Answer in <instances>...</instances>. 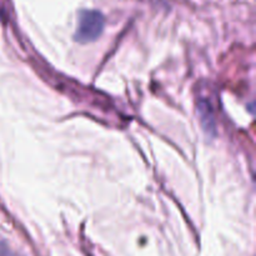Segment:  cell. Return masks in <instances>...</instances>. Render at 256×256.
Returning a JSON list of instances; mask_svg holds the SVG:
<instances>
[{"mask_svg": "<svg viewBox=\"0 0 256 256\" xmlns=\"http://www.w3.org/2000/svg\"><path fill=\"white\" fill-rule=\"evenodd\" d=\"M198 115L200 118V124H202L205 135H208L209 138H214L215 134H216V130H215L214 112L212 109V105L205 102V100L199 102V104H198Z\"/></svg>", "mask_w": 256, "mask_h": 256, "instance_id": "7a4b0ae2", "label": "cell"}, {"mask_svg": "<svg viewBox=\"0 0 256 256\" xmlns=\"http://www.w3.org/2000/svg\"><path fill=\"white\" fill-rule=\"evenodd\" d=\"M104 15L98 10H82L78 15V26L74 39L80 44L92 42L104 32Z\"/></svg>", "mask_w": 256, "mask_h": 256, "instance_id": "6da1fadb", "label": "cell"}]
</instances>
